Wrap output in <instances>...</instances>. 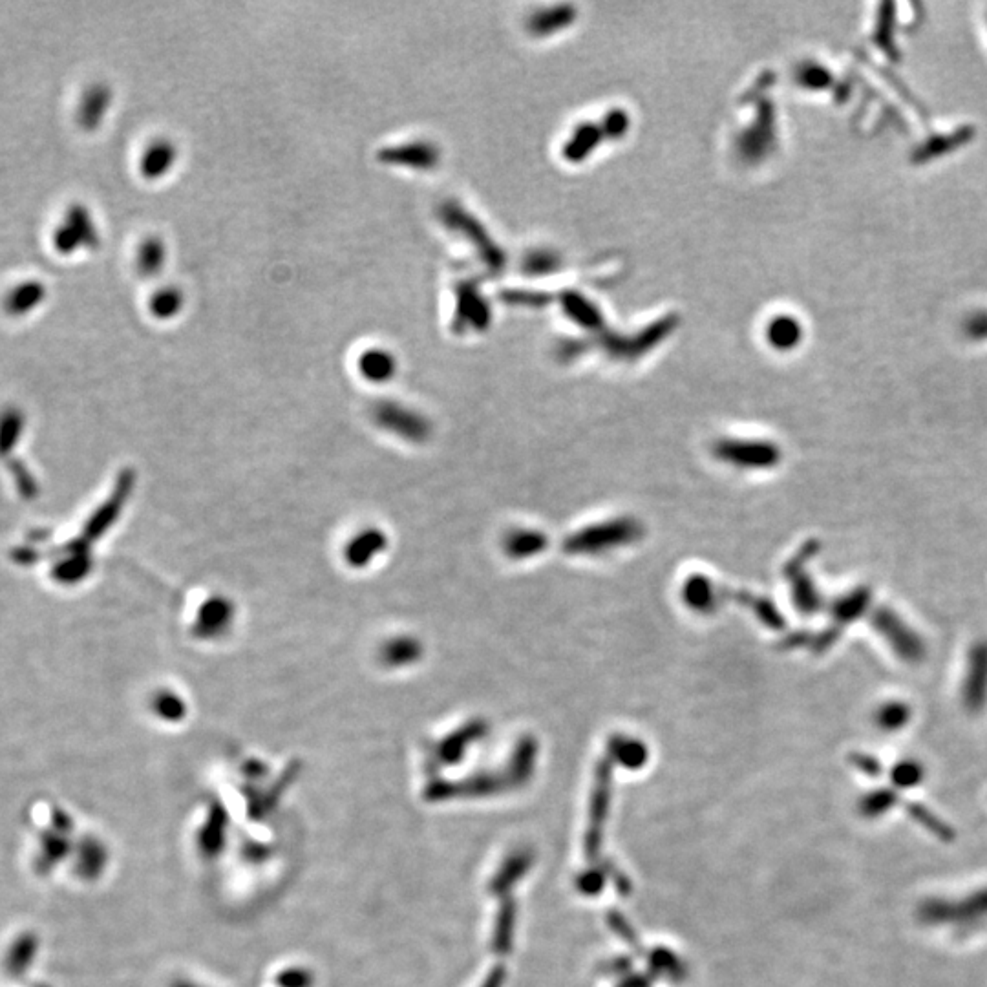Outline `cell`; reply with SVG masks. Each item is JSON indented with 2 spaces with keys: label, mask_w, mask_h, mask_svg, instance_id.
<instances>
[{
  "label": "cell",
  "mask_w": 987,
  "mask_h": 987,
  "mask_svg": "<svg viewBox=\"0 0 987 987\" xmlns=\"http://www.w3.org/2000/svg\"><path fill=\"white\" fill-rule=\"evenodd\" d=\"M642 525L635 520H613L574 532L563 549L569 554H600L635 543L642 536Z\"/></svg>",
  "instance_id": "obj_1"
},
{
  "label": "cell",
  "mask_w": 987,
  "mask_h": 987,
  "mask_svg": "<svg viewBox=\"0 0 987 987\" xmlns=\"http://www.w3.org/2000/svg\"><path fill=\"white\" fill-rule=\"evenodd\" d=\"M715 457L735 467H772L779 459V452L770 443L757 441H721L715 445Z\"/></svg>",
  "instance_id": "obj_2"
},
{
  "label": "cell",
  "mask_w": 987,
  "mask_h": 987,
  "mask_svg": "<svg viewBox=\"0 0 987 987\" xmlns=\"http://www.w3.org/2000/svg\"><path fill=\"white\" fill-rule=\"evenodd\" d=\"M97 231L92 223V218L88 216L83 207L72 209L66 222L57 229L55 234V245L61 253H72L75 245H92L96 240Z\"/></svg>",
  "instance_id": "obj_3"
},
{
  "label": "cell",
  "mask_w": 987,
  "mask_h": 987,
  "mask_svg": "<svg viewBox=\"0 0 987 987\" xmlns=\"http://www.w3.org/2000/svg\"><path fill=\"white\" fill-rule=\"evenodd\" d=\"M70 854V841L66 832H59L55 828H46L41 832L39 838V856L35 858V872L46 876L54 871L59 861L64 860Z\"/></svg>",
  "instance_id": "obj_4"
},
{
  "label": "cell",
  "mask_w": 987,
  "mask_h": 987,
  "mask_svg": "<svg viewBox=\"0 0 987 987\" xmlns=\"http://www.w3.org/2000/svg\"><path fill=\"white\" fill-rule=\"evenodd\" d=\"M39 953V936L33 933H22L13 944L4 960V971L10 977L17 978L26 975L32 967L33 960Z\"/></svg>",
  "instance_id": "obj_5"
},
{
  "label": "cell",
  "mask_w": 987,
  "mask_h": 987,
  "mask_svg": "<svg viewBox=\"0 0 987 987\" xmlns=\"http://www.w3.org/2000/svg\"><path fill=\"white\" fill-rule=\"evenodd\" d=\"M176 161V149L170 141H156L154 145H150L147 152L143 154V163H141V172L147 176V178H161L170 167L174 165Z\"/></svg>",
  "instance_id": "obj_6"
},
{
  "label": "cell",
  "mask_w": 987,
  "mask_h": 987,
  "mask_svg": "<svg viewBox=\"0 0 987 987\" xmlns=\"http://www.w3.org/2000/svg\"><path fill=\"white\" fill-rule=\"evenodd\" d=\"M44 297H46V289H44L43 284L30 282V284L17 287L11 293L10 297L6 298V302H4V308H6V311H10L11 315H26L35 306H39L43 302Z\"/></svg>",
  "instance_id": "obj_7"
},
{
  "label": "cell",
  "mask_w": 987,
  "mask_h": 987,
  "mask_svg": "<svg viewBox=\"0 0 987 987\" xmlns=\"http://www.w3.org/2000/svg\"><path fill=\"white\" fill-rule=\"evenodd\" d=\"M361 370L368 379H372V383H384L395 372V359L392 353L381 348L368 350L362 355Z\"/></svg>",
  "instance_id": "obj_8"
},
{
  "label": "cell",
  "mask_w": 987,
  "mask_h": 987,
  "mask_svg": "<svg viewBox=\"0 0 987 987\" xmlns=\"http://www.w3.org/2000/svg\"><path fill=\"white\" fill-rule=\"evenodd\" d=\"M684 598H686V604L690 605L691 609H697V611H713L715 604H717V595H715L712 582L704 576H693L691 580L686 582Z\"/></svg>",
  "instance_id": "obj_9"
},
{
  "label": "cell",
  "mask_w": 987,
  "mask_h": 987,
  "mask_svg": "<svg viewBox=\"0 0 987 987\" xmlns=\"http://www.w3.org/2000/svg\"><path fill=\"white\" fill-rule=\"evenodd\" d=\"M547 545V540L542 532L538 531H514L510 532L505 549L512 558H531L532 554L542 552Z\"/></svg>",
  "instance_id": "obj_10"
},
{
  "label": "cell",
  "mask_w": 987,
  "mask_h": 987,
  "mask_svg": "<svg viewBox=\"0 0 987 987\" xmlns=\"http://www.w3.org/2000/svg\"><path fill=\"white\" fill-rule=\"evenodd\" d=\"M181 302H183V297H181L178 289L165 287V289H160L150 300V311L160 319H167V317H172L180 311Z\"/></svg>",
  "instance_id": "obj_11"
},
{
  "label": "cell",
  "mask_w": 987,
  "mask_h": 987,
  "mask_svg": "<svg viewBox=\"0 0 987 987\" xmlns=\"http://www.w3.org/2000/svg\"><path fill=\"white\" fill-rule=\"evenodd\" d=\"M165 260V247L160 240H149L147 244L141 245L138 256V266L141 273L152 275L158 273Z\"/></svg>",
  "instance_id": "obj_12"
},
{
  "label": "cell",
  "mask_w": 987,
  "mask_h": 987,
  "mask_svg": "<svg viewBox=\"0 0 987 987\" xmlns=\"http://www.w3.org/2000/svg\"><path fill=\"white\" fill-rule=\"evenodd\" d=\"M107 90L105 88H96L90 96L86 97L85 107H83V123L86 125V119L90 121L88 127H92L96 123V119H101V112L107 108Z\"/></svg>",
  "instance_id": "obj_13"
}]
</instances>
